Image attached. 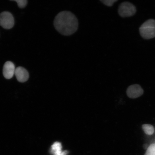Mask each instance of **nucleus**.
<instances>
[{
	"instance_id": "nucleus-1",
	"label": "nucleus",
	"mask_w": 155,
	"mask_h": 155,
	"mask_svg": "<svg viewBox=\"0 0 155 155\" xmlns=\"http://www.w3.org/2000/svg\"><path fill=\"white\" fill-rule=\"evenodd\" d=\"M56 30L64 36H70L76 32L78 28V20L70 11H63L58 13L54 21Z\"/></svg>"
},
{
	"instance_id": "nucleus-2",
	"label": "nucleus",
	"mask_w": 155,
	"mask_h": 155,
	"mask_svg": "<svg viewBox=\"0 0 155 155\" xmlns=\"http://www.w3.org/2000/svg\"><path fill=\"white\" fill-rule=\"evenodd\" d=\"M136 12V9L135 6L129 2H125L121 3L118 9L119 15L123 17L133 16Z\"/></svg>"
},
{
	"instance_id": "nucleus-3",
	"label": "nucleus",
	"mask_w": 155,
	"mask_h": 155,
	"mask_svg": "<svg viewBox=\"0 0 155 155\" xmlns=\"http://www.w3.org/2000/svg\"><path fill=\"white\" fill-rule=\"evenodd\" d=\"M14 18L8 12H4L0 14V25L5 29H9L14 26Z\"/></svg>"
},
{
	"instance_id": "nucleus-4",
	"label": "nucleus",
	"mask_w": 155,
	"mask_h": 155,
	"mask_svg": "<svg viewBox=\"0 0 155 155\" xmlns=\"http://www.w3.org/2000/svg\"><path fill=\"white\" fill-rule=\"evenodd\" d=\"M144 94V90L139 84H135L129 86L127 91V94L129 98L135 99L139 97Z\"/></svg>"
},
{
	"instance_id": "nucleus-5",
	"label": "nucleus",
	"mask_w": 155,
	"mask_h": 155,
	"mask_svg": "<svg viewBox=\"0 0 155 155\" xmlns=\"http://www.w3.org/2000/svg\"><path fill=\"white\" fill-rule=\"evenodd\" d=\"M140 35L145 39L155 38V27L140 26L139 28Z\"/></svg>"
},
{
	"instance_id": "nucleus-6",
	"label": "nucleus",
	"mask_w": 155,
	"mask_h": 155,
	"mask_svg": "<svg viewBox=\"0 0 155 155\" xmlns=\"http://www.w3.org/2000/svg\"><path fill=\"white\" fill-rule=\"evenodd\" d=\"M15 67L14 64L10 61L6 62L3 68V74L6 79L12 78L15 74Z\"/></svg>"
},
{
	"instance_id": "nucleus-7",
	"label": "nucleus",
	"mask_w": 155,
	"mask_h": 155,
	"mask_svg": "<svg viewBox=\"0 0 155 155\" xmlns=\"http://www.w3.org/2000/svg\"><path fill=\"white\" fill-rule=\"evenodd\" d=\"M15 75L19 82H25L28 80L29 74L24 68L19 67L15 69Z\"/></svg>"
},
{
	"instance_id": "nucleus-8",
	"label": "nucleus",
	"mask_w": 155,
	"mask_h": 155,
	"mask_svg": "<svg viewBox=\"0 0 155 155\" xmlns=\"http://www.w3.org/2000/svg\"><path fill=\"white\" fill-rule=\"evenodd\" d=\"M143 130L145 134L147 135H152L154 132V128L153 126L148 124H144L142 126Z\"/></svg>"
},
{
	"instance_id": "nucleus-9",
	"label": "nucleus",
	"mask_w": 155,
	"mask_h": 155,
	"mask_svg": "<svg viewBox=\"0 0 155 155\" xmlns=\"http://www.w3.org/2000/svg\"><path fill=\"white\" fill-rule=\"evenodd\" d=\"M144 155H155V144H151L148 147Z\"/></svg>"
},
{
	"instance_id": "nucleus-10",
	"label": "nucleus",
	"mask_w": 155,
	"mask_h": 155,
	"mask_svg": "<svg viewBox=\"0 0 155 155\" xmlns=\"http://www.w3.org/2000/svg\"><path fill=\"white\" fill-rule=\"evenodd\" d=\"M141 26L155 27V20L153 19H149L143 23Z\"/></svg>"
},
{
	"instance_id": "nucleus-11",
	"label": "nucleus",
	"mask_w": 155,
	"mask_h": 155,
	"mask_svg": "<svg viewBox=\"0 0 155 155\" xmlns=\"http://www.w3.org/2000/svg\"><path fill=\"white\" fill-rule=\"evenodd\" d=\"M18 5V7L20 8H24L27 4L28 1L26 0H15Z\"/></svg>"
},
{
	"instance_id": "nucleus-12",
	"label": "nucleus",
	"mask_w": 155,
	"mask_h": 155,
	"mask_svg": "<svg viewBox=\"0 0 155 155\" xmlns=\"http://www.w3.org/2000/svg\"><path fill=\"white\" fill-rule=\"evenodd\" d=\"M104 4L108 7L112 6L115 2L117 1V0H112V1H101Z\"/></svg>"
}]
</instances>
